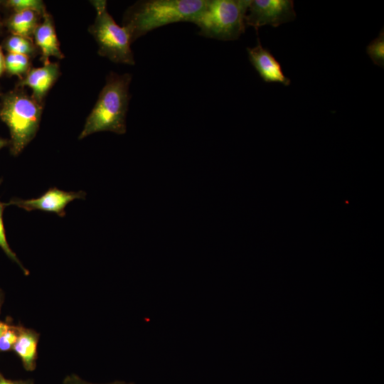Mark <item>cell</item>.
<instances>
[{"mask_svg": "<svg viewBox=\"0 0 384 384\" xmlns=\"http://www.w3.org/2000/svg\"><path fill=\"white\" fill-rule=\"evenodd\" d=\"M0 27H1V23H0Z\"/></svg>", "mask_w": 384, "mask_h": 384, "instance_id": "obj_25", "label": "cell"}, {"mask_svg": "<svg viewBox=\"0 0 384 384\" xmlns=\"http://www.w3.org/2000/svg\"><path fill=\"white\" fill-rule=\"evenodd\" d=\"M9 142L0 137V149L7 145Z\"/></svg>", "mask_w": 384, "mask_h": 384, "instance_id": "obj_23", "label": "cell"}, {"mask_svg": "<svg viewBox=\"0 0 384 384\" xmlns=\"http://www.w3.org/2000/svg\"><path fill=\"white\" fill-rule=\"evenodd\" d=\"M9 324L5 323L0 321V336L4 332V331L8 328Z\"/></svg>", "mask_w": 384, "mask_h": 384, "instance_id": "obj_22", "label": "cell"}, {"mask_svg": "<svg viewBox=\"0 0 384 384\" xmlns=\"http://www.w3.org/2000/svg\"><path fill=\"white\" fill-rule=\"evenodd\" d=\"M249 60L265 82L281 83L285 86L291 80L284 75L281 64L267 48H265L259 38L257 46L247 48Z\"/></svg>", "mask_w": 384, "mask_h": 384, "instance_id": "obj_8", "label": "cell"}, {"mask_svg": "<svg viewBox=\"0 0 384 384\" xmlns=\"http://www.w3.org/2000/svg\"><path fill=\"white\" fill-rule=\"evenodd\" d=\"M207 0L139 1L126 11L123 26L132 43L151 31L177 22H191L205 6Z\"/></svg>", "mask_w": 384, "mask_h": 384, "instance_id": "obj_2", "label": "cell"}, {"mask_svg": "<svg viewBox=\"0 0 384 384\" xmlns=\"http://www.w3.org/2000/svg\"><path fill=\"white\" fill-rule=\"evenodd\" d=\"M63 384H93V383H90L85 380H83L77 375H71L68 376L65 379ZM109 384H126V383H122V382H115V383H109Z\"/></svg>", "mask_w": 384, "mask_h": 384, "instance_id": "obj_19", "label": "cell"}, {"mask_svg": "<svg viewBox=\"0 0 384 384\" xmlns=\"http://www.w3.org/2000/svg\"><path fill=\"white\" fill-rule=\"evenodd\" d=\"M6 4L15 12L32 10L43 16L46 11L45 4L41 0H10Z\"/></svg>", "mask_w": 384, "mask_h": 384, "instance_id": "obj_16", "label": "cell"}, {"mask_svg": "<svg viewBox=\"0 0 384 384\" xmlns=\"http://www.w3.org/2000/svg\"><path fill=\"white\" fill-rule=\"evenodd\" d=\"M30 69V58L25 55L8 53L5 57V70L11 75H26Z\"/></svg>", "mask_w": 384, "mask_h": 384, "instance_id": "obj_14", "label": "cell"}, {"mask_svg": "<svg viewBox=\"0 0 384 384\" xmlns=\"http://www.w3.org/2000/svg\"><path fill=\"white\" fill-rule=\"evenodd\" d=\"M366 53L373 63L384 67V32L382 30L366 47Z\"/></svg>", "mask_w": 384, "mask_h": 384, "instance_id": "obj_15", "label": "cell"}, {"mask_svg": "<svg viewBox=\"0 0 384 384\" xmlns=\"http://www.w3.org/2000/svg\"><path fill=\"white\" fill-rule=\"evenodd\" d=\"M42 111L43 104L21 91L10 92L3 98L0 117L9 129L14 155L21 153L35 137Z\"/></svg>", "mask_w": 384, "mask_h": 384, "instance_id": "obj_4", "label": "cell"}, {"mask_svg": "<svg viewBox=\"0 0 384 384\" xmlns=\"http://www.w3.org/2000/svg\"><path fill=\"white\" fill-rule=\"evenodd\" d=\"M245 16V26H252L257 32L265 25L277 27L296 18L292 0H250Z\"/></svg>", "mask_w": 384, "mask_h": 384, "instance_id": "obj_6", "label": "cell"}, {"mask_svg": "<svg viewBox=\"0 0 384 384\" xmlns=\"http://www.w3.org/2000/svg\"><path fill=\"white\" fill-rule=\"evenodd\" d=\"M38 341L39 334L36 331L21 326L13 351L20 358L26 370L32 371L36 368Z\"/></svg>", "mask_w": 384, "mask_h": 384, "instance_id": "obj_11", "label": "cell"}, {"mask_svg": "<svg viewBox=\"0 0 384 384\" xmlns=\"http://www.w3.org/2000/svg\"><path fill=\"white\" fill-rule=\"evenodd\" d=\"M4 302V294L1 289H0V311Z\"/></svg>", "mask_w": 384, "mask_h": 384, "instance_id": "obj_24", "label": "cell"}, {"mask_svg": "<svg viewBox=\"0 0 384 384\" xmlns=\"http://www.w3.org/2000/svg\"><path fill=\"white\" fill-rule=\"evenodd\" d=\"M5 206V203L0 201V247L13 262H16L20 267V268L22 270L25 274H28V270L23 267L21 261L16 257V254L11 250L6 238L5 230L3 223V211Z\"/></svg>", "mask_w": 384, "mask_h": 384, "instance_id": "obj_17", "label": "cell"}, {"mask_svg": "<svg viewBox=\"0 0 384 384\" xmlns=\"http://www.w3.org/2000/svg\"><path fill=\"white\" fill-rule=\"evenodd\" d=\"M42 18L41 14L32 10L14 12L8 21V27L13 34L31 38Z\"/></svg>", "mask_w": 384, "mask_h": 384, "instance_id": "obj_12", "label": "cell"}, {"mask_svg": "<svg viewBox=\"0 0 384 384\" xmlns=\"http://www.w3.org/2000/svg\"><path fill=\"white\" fill-rule=\"evenodd\" d=\"M131 80L129 73L119 75L111 72L107 75L105 85L85 121L79 139L103 131L125 134Z\"/></svg>", "mask_w": 384, "mask_h": 384, "instance_id": "obj_1", "label": "cell"}, {"mask_svg": "<svg viewBox=\"0 0 384 384\" xmlns=\"http://www.w3.org/2000/svg\"><path fill=\"white\" fill-rule=\"evenodd\" d=\"M250 0H207L191 21L198 35L220 41H234L245 32V16Z\"/></svg>", "mask_w": 384, "mask_h": 384, "instance_id": "obj_3", "label": "cell"}, {"mask_svg": "<svg viewBox=\"0 0 384 384\" xmlns=\"http://www.w3.org/2000/svg\"><path fill=\"white\" fill-rule=\"evenodd\" d=\"M33 33L34 43L41 51V61L44 64L50 62V57L63 59L65 56L60 48L53 17L48 12L43 16Z\"/></svg>", "mask_w": 384, "mask_h": 384, "instance_id": "obj_10", "label": "cell"}, {"mask_svg": "<svg viewBox=\"0 0 384 384\" xmlns=\"http://www.w3.org/2000/svg\"><path fill=\"white\" fill-rule=\"evenodd\" d=\"M5 48L9 53L22 54L29 58H33L38 53L31 38L15 34L8 38Z\"/></svg>", "mask_w": 384, "mask_h": 384, "instance_id": "obj_13", "label": "cell"}, {"mask_svg": "<svg viewBox=\"0 0 384 384\" xmlns=\"http://www.w3.org/2000/svg\"><path fill=\"white\" fill-rule=\"evenodd\" d=\"M0 384H33L31 380H11L0 373Z\"/></svg>", "mask_w": 384, "mask_h": 384, "instance_id": "obj_20", "label": "cell"}, {"mask_svg": "<svg viewBox=\"0 0 384 384\" xmlns=\"http://www.w3.org/2000/svg\"><path fill=\"white\" fill-rule=\"evenodd\" d=\"M85 195L86 193L82 191H65L53 187L37 198L24 200L14 198L5 205H14L27 211L39 210L55 213L60 217H64L68 204L75 199L85 198Z\"/></svg>", "mask_w": 384, "mask_h": 384, "instance_id": "obj_7", "label": "cell"}, {"mask_svg": "<svg viewBox=\"0 0 384 384\" xmlns=\"http://www.w3.org/2000/svg\"><path fill=\"white\" fill-rule=\"evenodd\" d=\"M60 75L58 63L49 62L42 67L31 68L19 82L21 86H27L32 90V97L43 104L48 92Z\"/></svg>", "mask_w": 384, "mask_h": 384, "instance_id": "obj_9", "label": "cell"}, {"mask_svg": "<svg viewBox=\"0 0 384 384\" xmlns=\"http://www.w3.org/2000/svg\"><path fill=\"white\" fill-rule=\"evenodd\" d=\"M90 2L95 9L96 16L88 30L97 43L99 55L116 63L134 65L132 41L128 29L116 23L107 11L106 1Z\"/></svg>", "mask_w": 384, "mask_h": 384, "instance_id": "obj_5", "label": "cell"}, {"mask_svg": "<svg viewBox=\"0 0 384 384\" xmlns=\"http://www.w3.org/2000/svg\"><path fill=\"white\" fill-rule=\"evenodd\" d=\"M21 326L9 324L0 336V352L13 350L18 338Z\"/></svg>", "mask_w": 384, "mask_h": 384, "instance_id": "obj_18", "label": "cell"}, {"mask_svg": "<svg viewBox=\"0 0 384 384\" xmlns=\"http://www.w3.org/2000/svg\"><path fill=\"white\" fill-rule=\"evenodd\" d=\"M5 70V58L0 47V75Z\"/></svg>", "mask_w": 384, "mask_h": 384, "instance_id": "obj_21", "label": "cell"}]
</instances>
